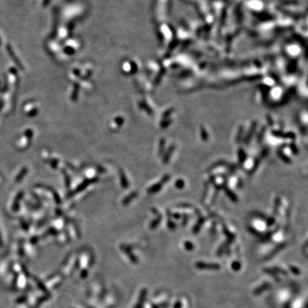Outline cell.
<instances>
[{"label": "cell", "instance_id": "22", "mask_svg": "<svg viewBox=\"0 0 308 308\" xmlns=\"http://www.w3.org/2000/svg\"><path fill=\"white\" fill-rule=\"evenodd\" d=\"M173 217H174L175 219H180L181 217H182V216H181V215L179 213H175L174 215H173Z\"/></svg>", "mask_w": 308, "mask_h": 308}, {"label": "cell", "instance_id": "2", "mask_svg": "<svg viewBox=\"0 0 308 308\" xmlns=\"http://www.w3.org/2000/svg\"><path fill=\"white\" fill-rule=\"evenodd\" d=\"M222 188H223L225 193H226L227 196L230 199V200H231L232 202H235V203L238 202V196L235 195L232 191H230V189L226 185V184H223L222 185Z\"/></svg>", "mask_w": 308, "mask_h": 308}, {"label": "cell", "instance_id": "3", "mask_svg": "<svg viewBox=\"0 0 308 308\" xmlns=\"http://www.w3.org/2000/svg\"><path fill=\"white\" fill-rule=\"evenodd\" d=\"M273 134L278 138H290L295 139V135L293 133H288L286 134H283L279 132H273Z\"/></svg>", "mask_w": 308, "mask_h": 308}, {"label": "cell", "instance_id": "11", "mask_svg": "<svg viewBox=\"0 0 308 308\" xmlns=\"http://www.w3.org/2000/svg\"><path fill=\"white\" fill-rule=\"evenodd\" d=\"M175 187L178 189H182L185 186V182L184 180L182 179H178V180L175 181Z\"/></svg>", "mask_w": 308, "mask_h": 308}, {"label": "cell", "instance_id": "14", "mask_svg": "<svg viewBox=\"0 0 308 308\" xmlns=\"http://www.w3.org/2000/svg\"><path fill=\"white\" fill-rule=\"evenodd\" d=\"M184 245H185V249L188 250H192L193 248V244L191 242H190V241H186V242H185Z\"/></svg>", "mask_w": 308, "mask_h": 308}, {"label": "cell", "instance_id": "21", "mask_svg": "<svg viewBox=\"0 0 308 308\" xmlns=\"http://www.w3.org/2000/svg\"><path fill=\"white\" fill-rule=\"evenodd\" d=\"M242 186H243V182H242V180L240 179V180H238V182L237 187H238V188L240 189V188H242Z\"/></svg>", "mask_w": 308, "mask_h": 308}, {"label": "cell", "instance_id": "8", "mask_svg": "<svg viewBox=\"0 0 308 308\" xmlns=\"http://www.w3.org/2000/svg\"><path fill=\"white\" fill-rule=\"evenodd\" d=\"M174 150H175L174 145H172V146H170V148L169 149V150H168L167 154H165V158H164V162L165 163H167L168 161H169V159H170V157L172 155L173 152V151H174Z\"/></svg>", "mask_w": 308, "mask_h": 308}, {"label": "cell", "instance_id": "4", "mask_svg": "<svg viewBox=\"0 0 308 308\" xmlns=\"http://www.w3.org/2000/svg\"><path fill=\"white\" fill-rule=\"evenodd\" d=\"M205 221H206L205 217H201V218H199L198 222H196V224L195 225V226H194L193 228V233H197L199 230H200L201 226H203L204 222H205Z\"/></svg>", "mask_w": 308, "mask_h": 308}, {"label": "cell", "instance_id": "15", "mask_svg": "<svg viewBox=\"0 0 308 308\" xmlns=\"http://www.w3.org/2000/svg\"><path fill=\"white\" fill-rule=\"evenodd\" d=\"M232 268L235 270H238L240 269V263L239 262H233L232 264Z\"/></svg>", "mask_w": 308, "mask_h": 308}, {"label": "cell", "instance_id": "16", "mask_svg": "<svg viewBox=\"0 0 308 308\" xmlns=\"http://www.w3.org/2000/svg\"><path fill=\"white\" fill-rule=\"evenodd\" d=\"M177 207L178 208H193L192 206L190 205V204H188V203L180 204V205H178Z\"/></svg>", "mask_w": 308, "mask_h": 308}, {"label": "cell", "instance_id": "17", "mask_svg": "<svg viewBox=\"0 0 308 308\" xmlns=\"http://www.w3.org/2000/svg\"><path fill=\"white\" fill-rule=\"evenodd\" d=\"M183 222H182V225L183 226H185L186 223H187V222L188 221V215H186V214H184V215H183Z\"/></svg>", "mask_w": 308, "mask_h": 308}, {"label": "cell", "instance_id": "23", "mask_svg": "<svg viewBox=\"0 0 308 308\" xmlns=\"http://www.w3.org/2000/svg\"><path fill=\"white\" fill-rule=\"evenodd\" d=\"M180 307H181L180 303L179 302H178L177 303H176V305H175V308H180Z\"/></svg>", "mask_w": 308, "mask_h": 308}, {"label": "cell", "instance_id": "12", "mask_svg": "<svg viewBox=\"0 0 308 308\" xmlns=\"http://www.w3.org/2000/svg\"><path fill=\"white\" fill-rule=\"evenodd\" d=\"M290 148L291 151L293 153L294 155L298 154L299 151H298V148H297V146H296V144H295L294 143H291L290 144Z\"/></svg>", "mask_w": 308, "mask_h": 308}, {"label": "cell", "instance_id": "9", "mask_svg": "<svg viewBox=\"0 0 308 308\" xmlns=\"http://www.w3.org/2000/svg\"><path fill=\"white\" fill-rule=\"evenodd\" d=\"M260 162V158H258V159H255V162H254V164H253V166L252 167V169H251L249 171L250 174H253V173H254L255 172V170L258 169V168L259 166Z\"/></svg>", "mask_w": 308, "mask_h": 308}, {"label": "cell", "instance_id": "1", "mask_svg": "<svg viewBox=\"0 0 308 308\" xmlns=\"http://www.w3.org/2000/svg\"><path fill=\"white\" fill-rule=\"evenodd\" d=\"M196 268L201 270H219L221 266L216 263H206L203 262H198L196 264Z\"/></svg>", "mask_w": 308, "mask_h": 308}, {"label": "cell", "instance_id": "5", "mask_svg": "<svg viewBox=\"0 0 308 308\" xmlns=\"http://www.w3.org/2000/svg\"><path fill=\"white\" fill-rule=\"evenodd\" d=\"M277 154H278V156H279V158H280L281 160H283V162L285 163V164H291L292 161H291L290 159L288 156H287L281 149L278 150V151H277Z\"/></svg>", "mask_w": 308, "mask_h": 308}, {"label": "cell", "instance_id": "19", "mask_svg": "<svg viewBox=\"0 0 308 308\" xmlns=\"http://www.w3.org/2000/svg\"><path fill=\"white\" fill-rule=\"evenodd\" d=\"M290 270L293 272V273L295 274V275H298L299 273H300V270H298V269L296 268H295V267H291L290 268Z\"/></svg>", "mask_w": 308, "mask_h": 308}, {"label": "cell", "instance_id": "6", "mask_svg": "<svg viewBox=\"0 0 308 308\" xmlns=\"http://www.w3.org/2000/svg\"><path fill=\"white\" fill-rule=\"evenodd\" d=\"M238 159H239V163L240 164H243V163L245 161V160L247 159V155L246 153L245 152L244 150L242 148L239 149L238 152Z\"/></svg>", "mask_w": 308, "mask_h": 308}, {"label": "cell", "instance_id": "13", "mask_svg": "<svg viewBox=\"0 0 308 308\" xmlns=\"http://www.w3.org/2000/svg\"><path fill=\"white\" fill-rule=\"evenodd\" d=\"M266 222H267L266 223H267L268 226H272L274 223H275V217H273V216L269 217L268 218L266 219Z\"/></svg>", "mask_w": 308, "mask_h": 308}, {"label": "cell", "instance_id": "7", "mask_svg": "<svg viewBox=\"0 0 308 308\" xmlns=\"http://www.w3.org/2000/svg\"><path fill=\"white\" fill-rule=\"evenodd\" d=\"M280 203H281L280 198L279 197L276 198L275 201V206H274V208H273V213L275 214V216H277V215L278 214V211H279V206H280Z\"/></svg>", "mask_w": 308, "mask_h": 308}, {"label": "cell", "instance_id": "18", "mask_svg": "<svg viewBox=\"0 0 308 308\" xmlns=\"http://www.w3.org/2000/svg\"><path fill=\"white\" fill-rule=\"evenodd\" d=\"M208 134L206 133V132L205 131H202V138H203V140H204V141H207L208 140Z\"/></svg>", "mask_w": 308, "mask_h": 308}, {"label": "cell", "instance_id": "10", "mask_svg": "<svg viewBox=\"0 0 308 308\" xmlns=\"http://www.w3.org/2000/svg\"><path fill=\"white\" fill-rule=\"evenodd\" d=\"M269 287H270V284H269V283H265V284L261 286V287H260V288H258L256 289L255 292L256 294H259V293H260V292H262L263 290H264L268 288Z\"/></svg>", "mask_w": 308, "mask_h": 308}, {"label": "cell", "instance_id": "20", "mask_svg": "<svg viewBox=\"0 0 308 308\" xmlns=\"http://www.w3.org/2000/svg\"><path fill=\"white\" fill-rule=\"evenodd\" d=\"M169 227H170V229H175V223H173L172 221H169Z\"/></svg>", "mask_w": 308, "mask_h": 308}]
</instances>
